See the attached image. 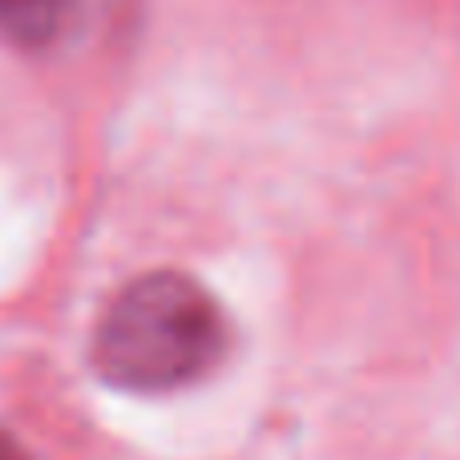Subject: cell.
I'll list each match as a JSON object with an SVG mask.
<instances>
[{
  "instance_id": "6da1fadb",
  "label": "cell",
  "mask_w": 460,
  "mask_h": 460,
  "mask_svg": "<svg viewBox=\"0 0 460 460\" xmlns=\"http://www.w3.org/2000/svg\"><path fill=\"white\" fill-rule=\"evenodd\" d=\"M226 351V315L207 287L150 270L121 287L93 335V367L126 392H174L207 376Z\"/></svg>"
},
{
  "instance_id": "7a4b0ae2",
  "label": "cell",
  "mask_w": 460,
  "mask_h": 460,
  "mask_svg": "<svg viewBox=\"0 0 460 460\" xmlns=\"http://www.w3.org/2000/svg\"><path fill=\"white\" fill-rule=\"evenodd\" d=\"M77 0H0V37L16 45H49L69 24Z\"/></svg>"
},
{
  "instance_id": "3957f363",
  "label": "cell",
  "mask_w": 460,
  "mask_h": 460,
  "mask_svg": "<svg viewBox=\"0 0 460 460\" xmlns=\"http://www.w3.org/2000/svg\"><path fill=\"white\" fill-rule=\"evenodd\" d=\"M0 460H29V453H24L13 437H4V432H0Z\"/></svg>"
}]
</instances>
